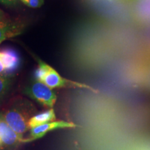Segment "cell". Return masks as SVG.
Here are the masks:
<instances>
[{"instance_id":"cell-1","label":"cell","mask_w":150,"mask_h":150,"mask_svg":"<svg viewBox=\"0 0 150 150\" xmlns=\"http://www.w3.org/2000/svg\"><path fill=\"white\" fill-rule=\"evenodd\" d=\"M37 61L38 67L35 72V78L37 81H39L41 83L45 84L50 88H76L88 90V91L95 92V93L97 92L96 90L91 86L63 77L55 69H54L45 62L38 59H37Z\"/></svg>"},{"instance_id":"cell-2","label":"cell","mask_w":150,"mask_h":150,"mask_svg":"<svg viewBox=\"0 0 150 150\" xmlns=\"http://www.w3.org/2000/svg\"><path fill=\"white\" fill-rule=\"evenodd\" d=\"M32 112L33 108L31 104L21 103L14 105L3 113L0 114V116L15 132L22 136L29 129L28 122L30 118L32 117Z\"/></svg>"},{"instance_id":"cell-3","label":"cell","mask_w":150,"mask_h":150,"mask_svg":"<svg viewBox=\"0 0 150 150\" xmlns=\"http://www.w3.org/2000/svg\"><path fill=\"white\" fill-rule=\"evenodd\" d=\"M25 93L43 106L53 108L57 99L56 93L45 84L35 81L26 88Z\"/></svg>"},{"instance_id":"cell-4","label":"cell","mask_w":150,"mask_h":150,"mask_svg":"<svg viewBox=\"0 0 150 150\" xmlns=\"http://www.w3.org/2000/svg\"><path fill=\"white\" fill-rule=\"evenodd\" d=\"M77 127L76 124L64 120L51 122L45 124V125L31 129L30 131L29 137L27 138H24L22 143H26V142L33 141L35 140L41 138L51 131L59 129H72Z\"/></svg>"},{"instance_id":"cell-5","label":"cell","mask_w":150,"mask_h":150,"mask_svg":"<svg viewBox=\"0 0 150 150\" xmlns=\"http://www.w3.org/2000/svg\"><path fill=\"white\" fill-rule=\"evenodd\" d=\"M20 65V58L14 50L10 48L0 50V75L9 76Z\"/></svg>"},{"instance_id":"cell-6","label":"cell","mask_w":150,"mask_h":150,"mask_svg":"<svg viewBox=\"0 0 150 150\" xmlns=\"http://www.w3.org/2000/svg\"><path fill=\"white\" fill-rule=\"evenodd\" d=\"M27 27L22 20H0V43L21 35Z\"/></svg>"},{"instance_id":"cell-7","label":"cell","mask_w":150,"mask_h":150,"mask_svg":"<svg viewBox=\"0 0 150 150\" xmlns=\"http://www.w3.org/2000/svg\"><path fill=\"white\" fill-rule=\"evenodd\" d=\"M23 136L17 134L0 116V149L22 143Z\"/></svg>"},{"instance_id":"cell-8","label":"cell","mask_w":150,"mask_h":150,"mask_svg":"<svg viewBox=\"0 0 150 150\" xmlns=\"http://www.w3.org/2000/svg\"><path fill=\"white\" fill-rule=\"evenodd\" d=\"M56 114L53 108L46 110V111L40 112L37 115H33L29 119L28 122V126L29 129H33L39 127L45 124L55 121Z\"/></svg>"},{"instance_id":"cell-9","label":"cell","mask_w":150,"mask_h":150,"mask_svg":"<svg viewBox=\"0 0 150 150\" xmlns=\"http://www.w3.org/2000/svg\"><path fill=\"white\" fill-rule=\"evenodd\" d=\"M11 81V78L9 76L0 75V100L3 98L9 90Z\"/></svg>"},{"instance_id":"cell-10","label":"cell","mask_w":150,"mask_h":150,"mask_svg":"<svg viewBox=\"0 0 150 150\" xmlns=\"http://www.w3.org/2000/svg\"><path fill=\"white\" fill-rule=\"evenodd\" d=\"M24 5L33 8H40L44 4V0H19Z\"/></svg>"},{"instance_id":"cell-11","label":"cell","mask_w":150,"mask_h":150,"mask_svg":"<svg viewBox=\"0 0 150 150\" xmlns=\"http://www.w3.org/2000/svg\"><path fill=\"white\" fill-rule=\"evenodd\" d=\"M18 1L19 0H0V3L6 6H13L18 3Z\"/></svg>"},{"instance_id":"cell-12","label":"cell","mask_w":150,"mask_h":150,"mask_svg":"<svg viewBox=\"0 0 150 150\" xmlns=\"http://www.w3.org/2000/svg\"><path fill=\"white\" fill-rule=\"evenodd\" d=\"M4 16H5L4 13L1 10H0V20H2V19L4 18Z\"/></svg>"}]
</instances>
